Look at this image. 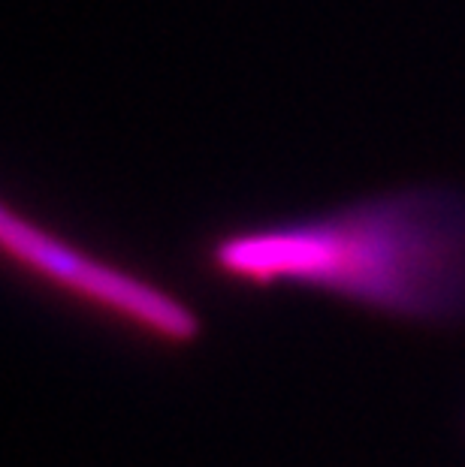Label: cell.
Returning <instances> with one entry per match:
<instances>
[{"mask_svg":"<svg viewBox=\"0 0 465 467\" xmlns=\"http://www.w3.org/2000/svg\"><path fill=\"white\" fill-rule=\"evenodd\" d=\"M245 290L300 286L402 323L465 320V193L399 187L333 212L236 230L206 251Z\"/></svg>","mask_w":465,"mask_h":467,"instance_id":"6da1fadb","label":"cell"},{"mask_svg":"<svg viewBox=\"0 0 465 467\" xmlns=\"http://www.w3.org/2000/svg\"><path fill=\"white\" fill-rule=\"evenodd\" d=\"M0 244L6 263L61 299L161 347H187L200 337V317L179 296L148 277L67 242L13 205L0 208Z\"/></svg>","mask_w":465,"mask_h":467,"instance_id":"7a4b0ae2","label":"cell"}]
</instances>
